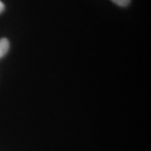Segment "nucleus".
<instances>
[{"label": "nucleus", "instance_id": "2", "mask_svg": "<svg viewBox=\"0 0 151 151\" xmlns=\"http://www.w3.org/2000/svg\"><path fill=\"white\" fill-rule=\"evenodd\" d=\"M112 1L117 5L121 6V7L128 6L130 3V0H112Z\"/></svg>", "mask_w": 151, "mask_h": 151}, {"label": "nucleus", "instance_id": "1", "mask_svg": "<svg viewBox=\"0 0 151 151\" xmlns=\"http://www.w3.org/2000/svg\"><path fill=\"white\" fill-rule=\"evenodd\" d=\"M9 49V42L8 39L5 38L0 39V59L8 53Z\"/></svg>", "mask_w": 151, "mask_h": 151}, {"label": "nucleus", "instance_id": "3", "mask_svg": "<svg viewBox=\"0 0 151 151\" xmlns=\"http://www.w3.org/2000/svg\"><path fill=\"white\" fill-rule=\"evenodd\" d=\"M4 10V4H3V2L0 1V14Z\"/></svg>", "mask_w": 151, "mask_h": 151}]
</instances>
